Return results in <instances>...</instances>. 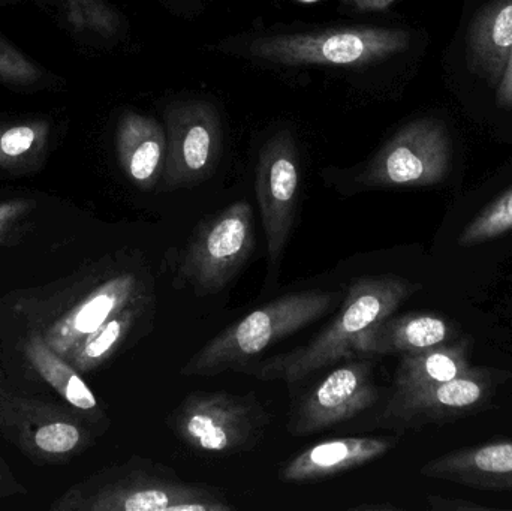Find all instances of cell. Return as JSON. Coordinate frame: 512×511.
I'll list each match as a JSON object with an SVG mask.
<instances>
[{"label": "cell", "instance_id": "15", "mask_svg": "<svg viewBox=\"0 0 512 511\" xmlns=\"http://www.w3.org/2000/svg\"><path fill=\"white\" fill-rule=\"evenodd\" d=\"M396 438L345 437L307 447L280 470L286 483L318 482L363 467L387 455Z\"/></svg>", "mask_w": 512, "mask_h": 511}, {"label": "cell", "instance_id": "14", "mask_svg": "<svg viewBox=\"0 0 512 511\" xmlns=\"http://www.w3.org/2000/svg\"><path fill=\"white\" fill-rule=\"evenodd\" d=\"M457 336L453 324L436 314L390 315L357 336L352 356H402L450 344L457 341Z\"/></svg>", "mask_w": 512, "mask_h": 511}, {"label": "cell", "instance_id": "4", "mask_svg": "<svg viewBox=\"0 0 512 511\" xmlns=\"http://www.w3.org/2000/svg\"><path fill=\"white\" fill-rule=\"evenodd\" d=\"M254 249V210L248 201H237L198 224L179 258L174 285L200 297L221 293Z\"/></svg>", "mask_w": 512, "mask_h": 511}, {"label": "cell", "instance_id": "2", "mask_svg": "<svg viewBox=\"0 0 512 511\" xmlns=\"http://www.w3.org/2000/svg\"><path fill=\"white\" fill-rule=\"evenodd\" d=\"M84 511H231L222 489L185 482L141 456L107 468L66 492L53 509Z\"/></svg>", "mask_w": 512, "mask_h": 511}, {"label": "cell", "instance_id": "7", "mask_svg": "<svg viewBox=\"0 0 512 511\" xmlns=\"http://www.w3.org/2000/svg\"><path fill=\"white\" fill-rule=\"evenodd\" d=\"M453 143L444 123L420 119L403 126L370 161L364 185L370 188H424L447 179Z\"/></svg>", "mask_w": 512, "mask_h": 511}, {"label": "cell", "instance_id": "26", "mask_svg": "<svg viewBox=\"0 0 512 511\" xmlns=\"http://www.w3.org/2000/svg\"><path fill=\"white\" fill-rule=\"evenodd\" d=\"M32 204L26 200H11L0 203V237L5 236L23 216L29 212Z\"/></svg>", "mask_w": 512, "mask_h": 511}, {"label": "cell", "instance_id": "17", "mask_svg": "<svg viewBox=\"0 0 512 511\" xmlns=\"http://www.w3.org/2000/svg\"><path fill=\"white\" fill-rule=\"evenodd\" d=\"M116 146L122 170L134 185L150 191L161 182L167 158V131L158 120L126 113L117 126Z\"/></svg>", "mask_w": 512, "mask_h": 511}, {"label": "cell", "instance_id": "3", "mask_svg": "<svg viewBox=\"0 0 512 511\" xmlns=\"http://www.w3.org/2000/svg\"><path fill=\"white\" fill-rule=\"evenodd\" d=\"M340 291L303 290L283 294L210 339L183 365V377H215L243 371L268 348L330 314Z\"/></svg>", "mask_w": 512, "mask_h": 511}, {"label": "cell", "instance_id": "29", "mask_svg": "<svg viewBox=\"0 0 512 511\" xmlns=\"http://www.w3.org/2000/svg\"><path fill=\"white\" fill-rule=\"evenodd\" d=\"M396 0H343L345 5L360 12H382Z\"/></svg>", "mask_w": 512, "mask_h": 511}, {"label": "cell", "instance_id": "20", "mask_svg": "<svg viewBox=\"0 0 512 511\" xmlns=\"http://www.w3.org/2000/svg\"><path fill=\"white\" fill-rule=\"evenodd\" d=\"M469 351L471 344L463 339L415 353L402 354L394 375V390L418 389L460 377L472 368Z\"/></svg>", "mask_w": 512, "mask_h": 511}, {"label": "cell", "instance_id": "23", "mask_svg": "<svg viewBox=\"0 0 512 511\" xmlns=\"http://www.w3.org/2000/svg\"><path fill=\"white\" fill-rule=\"evenodd\" d=\"M512 231V188L492 204L481 210L459 237V246L472 248L489 240L498 239Z\"/></svg>", "mask_w": 512, "mask_h": 511}, {"label": "cell", "instance_id": "19", "mask_svg": "<svg viewBox=\"0 0 512 511\" xmlns=\"http://www.w3.org/2000/svg\"><path fill=\"white\" fill-rule=\"evenodd\" d=\"M153 306V294L149 290L144 291L102 324L93 335L84 339L66 360L81 372L99 368L128 341L138 324L152 318Z\"/></svg>", "mask_w": 512, "mask_h": 511}, {"label": "cell", "instance_id": "10", "mask_svg": "<svg viewBox=\"0 0 512 511\" xmlns=\"http://www.w3.org/2000/svg\"><path fill=\"white\" fill-rule=\"evenodd\" d=\"M502 377L501 372L471 368L444 383L394 390L382 411V420L402 428L453 422L489 404Z\"/></svg>", "mask_w": 512, "mask_h": 511}, {"label": "cell", "instance_id": "18", "mask_svg": "<svg viewBox=\"0 0 512 511\" xmlns=\"http://www.w3.org/2000/svg\"><path fill=\"white\" fill-rule=\"evenodd\" d=\"M468 45L472 68L498 87L512 51V0H493L478 12Z\"/></svg>", "mask_w": 512, "mask_h": 511}, {"label": "cell", "instance_id": "11", "mask_svg": "<svg viewBox=\"0 0 512 511\" xmlns=\"http://www.w3.org/2000/svg\"><path fill=\"white\" fill-rule=\"evenodd\" d=\"M378 399L372 365L348 363L331 371L292 405L286 431L292 437L327 431L369 410Z\"/></svg>", "mask_w": 512, "mask_h": 511}, {"label": "cell", "instance_id": "12", "mask_svg": "<svg viewBox=\"0 0 512 511\" xmlns=\"http://www.w3.org/2000/svg\"><path fill=\"white\" fill-rule=\"evenodd\" d=\"M0 429L27 455L47 462L68 461L92 443L74 413L18 398L0 402Z\"/></svg>", "mask_w": 512, "mask_h": 511}, {"label": "cell", "instance_id": "6", "mask_svg": "<svg viewBox=\"0 0 512 511\" xmlns=\"http://www.w3.org/2000/svg\"><path fill=\"white\" fill-rule=\"evenodd\" d=\"M171 431L203 455L246 452L264 437L271 416L254 395L192 393L171 413Z\"/></svg>", "mask_w": 512, "mask_h": 511}, {"label": "cell", "instance_id": "1", "mask_svg": "<svg viewBox=\"0 0 512 511\" xmlns=\"http://www.w3.org/2000/svg\"><path fill=\"white\" fill-rule=\"evenodd\" d=\"M421 285L396 275L369 276L349 285L345 302L330 326L303 347L252 363L243 372L262 381L282 380L289 389L316 371L352 356L355 339L390 317Z\"/></svg>", "mask_w": 512, "mask_h": 511}, {"label": "cell", "instance_id": "8", "mask_svg": "<svg viewBox=\"0 0 512 511\" xmlns=\"http://www.w3.org/2000/svg\"><path fill=\"white\" fill-rule=\"evenodd\" d=\"M222 149L221 120L200 99L177 102L167 111V158L161 191L198 185L212 176Z\"/></svg>", "mask_w": 512, "mask_h": 511}, {"label": "cell", "instance_id": "33", "mask_svg": "<svg viewBox=\"0 0 512 511\" xmlns=\"http://www.w3.org/2000/svg\"><path fill=\"white\" fill-rule=\"evenodd\" d=\"M9 3H15V0H0V6L9 5Z\"/></svg>", "mask_w": 512, "mask_h": 511}, {"label": "cell", "instance_id": "27", "mask_svg": "<svg viewBox=\"0 0 512 511\" xmlns=\"http://www.w3.org/2000/svg\"><path fill=\"white\" fill-rule=\"evenodd\" d=\"M430 509L436 511L489 510V507L471 503L465 500H450V498L429 497Z\"/></svg>", "mask_w": 512, "mask_h": 511}, {"label": "cell", "instance_id": "30", "mask_svg": "<svg viewBox=\"0 0 512 511\" xmlns=\"http://www.w3.org/2000/svg\"><path fill=\"white\" fill-rule=\"evenodd\" d=\"M355 511L363 510V511H387V510H397V507L391 506V504H364V506L354 507Z\"/></svg>", "mask_w": 512, "mask_h": 511}, {"label": "cell", "instance_id": "5", "mask_svg": "<svg viewBox=\"0 0 512 511\" xmlns=\"http://www.w3.org/2000/svg\"><path fill=\"white\" fill-rule=\"evenodd\" d=\"M411 35L388 27H334L318 32L262 36L249 53L279 65L366 66L390 59L409 47Z\"/></svg>", "mask_w": 512, "mask_h": 511}, {"label": "cell", "instance_id": "31", "mask_svg": "<svg viewBox=\"0 0 512 511\" xmlns=\"http://www.w3.org/2000/svg\"><path fill=\"white\" fill-rule=\"evenodd\" d=\"M50 2L59 3V5L63 6V9H65V2H66V0H50Z\"/></svg>", "mask_w": 512, "mask_h": 511}, {"label": "cell", "instance_id": "21", "mask_svg": "<svg viewBox=\"0 0 512 511\" xmlns=\"http://www.w3.org/2000/svg\"><path fill=\"white\" fill-rule=\"evenodd\" d=\"M51 122L44 117L0 120V171L27 173L47 158Z\"/></svg>", "mask_w": 512, "mask_h": 511}, {"label": "cell", "instance_id": "22", "mask_svg": "<svg viewBox=\"0 0 512 511\" xmlns=\"http://www.w3.org/2000/svg\"><path fill=\"white\" fill-rule=\"evenodd\" d=\"M26 354L38 374L62 395L72 408L80 413H95L104 419L99 410L98 399L84 383L77 369H74L68 360L59 356L44 338L39 335L32 336L27 342Z\"/></svg>", "mask_w": 512, "mask_h": 511}, {"label": "cell", "instance_id": "9", "mask_svg": "<svg viewBox=\"0 0 512 511\" xmlns=\"http://www.w3.org/2000/svg\"><path fill=\"white\" fill-rule=\"evenodd\" d=\"M255 189L267 239L268 269L276 275L291 239L300 195V164L288 132H279L262 147Z\"/></svg>", "mask_w": 512, "mask_h": 511}, {"label": "cell", "instance_id": "16", "mask_svg": "<svg viewBox=\"0 0 512 511\" xmlns=\"http://www.w3.org/2000/svg\"><path fill=\"white\" fill-rule=\"evenodd\" d=\"M420 474L480 491L512 492V443L454 450L427 462Z\"/></svg>", "mask_w": 512, "mask_h": 511}, {"label": "cell", "instance_id": "32", "mask_svg": "<svg viewBox=\"0 0 512 511\" xmlns=\"http://www.w3.org/2000/svg\"><path fill=\"white\" fill-rule=\"evenodd\" d=\"M297 2H300V3H318V2H321V0H297Z\"/></svg>", "mask_w": 512, "mask_h": 511}, {"label": "cell", "instance_id": "25", "mask_svg": "<svg viewBox=\"0 0 512 511\" xmlns=\"http://www.w3.org/2000/svg\"><path fill=\"white\" fill-rule=\"evenodd\" d=\"M47 77L41 66L0 38V83L33 92L47 87Z\"/></svg>", "mask_w": 512, "mask_h": 511}, {"label": "cell", "instance_id": "24", "mask_svg": "<svg viewBox=\"0 0 512 511\" xmlns=\"http://www.w3.org/2000/svg\"><path fill=\"white\" fill-rule=\"evenodd\" d=\"M66 18L77 32L111 38L120 29V18L108 0H66Z\"/></svg>", "mask_w": 512, "mask_h": 511}, {"label": "cell", "instance_id": "13", "mask_svg": "<svg viewBox=\"0 0 512 511\" xmlns=\"http://www.w3.org/2000/svg\"><path fill=\"white\" fill-rule=\"evenodd\" d=\"M147 290L149 287L137 273L129 270L114 273L66 309L45 332V342L63 359H68L84 339Z\"/></svg>", "mask_w": 512, "mask_h": 511}, {"label": "cell", "instance_id": "28", "mask_svg": "<svg viewBox=\"0 0 512 511\" xmlns=\"http://www.w3.org/2000/svg\"><path fill=\"white\" fill-rule=\"evenodd\" d=\"M496 102L499 107L510 110L512 108V51L507 68L502 75L501 83L496 87Z\"/></svg>", "mask_w": 512, "mask_h": 511}]
</instances>
